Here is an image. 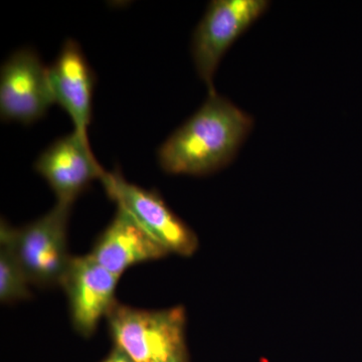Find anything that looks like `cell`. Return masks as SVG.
<instances>
[{
    "label": "cell",
    "mask_w": 362,
    "mask_h": 362,
    "mask_svg": "<svg viewBox=\"0 0 362 362\" xmlns=\"http://www.w3.org/2000/svg\"><path fill=\"white\" fill-rule=\"evenodd\" d=\"M254 125L251 114L209 92L199 110L159 147V165L169 175H213L235 160Z\"/></svg>",
    "instance_id": "cell-1"
},
{
    "label": "cell",
    "mask_w": 362,
    "mask_h": 362,
    "mask_svg": "<svg viewBox=\"0 0 362 362\" xmlns=\"http://www.w3.org/2000/svg\"><path fill=\"white\" fill-rule=\"evenodd\" d=\"M106 318L116 346L133 362H187L183 307L143 310L116 302Z\"/></svg>",
    "instance_id": "cell-2"
},
{
    "label": "cell",
    "mask_w": 362,
    "mask_h": 362,
    "mask_svg": "<svg viewBox=\"0 0 362 362\" xmlns=\"http://www.w3.org/2000/svg\"><path fill=\"white\" fill-rule=\"evenodd\" d=\"M269 0H213L195 28L192 57L195 70L209 92L223 57L238 40L261 18Z\"/></svg>",
    "instance_id": "cell-3"
},
{
    "label": "cell",
    "mask_w": 362,
    "mask_h": 362,
    "mask_svg": "<svg viewBox=\"0 0 362 362\" xmlns=\"http://www.w3.org/2000/svg\"><path fill=\"white\" fill-rule=\"evenodd\" d=\"M101 181L105 192L117 209L129 214L143 230L169 254L190 257L199 247V239L189 228L152 190L130 183L119 171L105 173Z\"/></svg>",
    "instance_id": "cell-4"
},
{
    "label": "cell",
    "mask_w": 362,
    "mask_h": 362,
    "mask_svg": "<svg viewBox=\"0 0 362 362\" xmlns=\"http://www.w3.org/2000/svg\"><path fill=\"white\" fill-rule=\"evenodd\" d=\"M71 204L57 202L49 213L16 228V246L30 284L61 286L71 257L68 226Z\"/></svg>",
    "instance_id": "cell-5"
},
{
    "label": "cell",
    "mask_w": 362,
    "mask_h": 362,
    "mask_svg": "<svg viewBox=\"0 0 362 362\" xmlns=\"http://www.w3.org/2000/svg\"><path fill=\"white\" fill-rule=\"evenodd\" d=\"M54 104L47 66L30 49L14 52L0 73V115L2 120L25 125L40 120Z\"/></svg>",
    "instance_id": "cell-6"
},
{
    "label": "cell",
    "mask_w": 362,
    "mask_h": 362,
    "mask_svg": "<svg viewBox=\"0 0 362 362\" xmlns=\"http://www.w3.org/2000/svg\"><path fill=\"white\" fill-rule=\"evenodd\" d=\"M119 278L90 254L71 257L61 286L68 297L74 327L83 337H90L116 303Z\"/></svg>",
    "instance_id": "cell-7"
},
{
    "label": "cell",
    "mask_w": 362,
    "mask_h": 362,
    "mask_svg": "<svg viewBox=\"0 0 362 362\" xmlns=\"http://www.w3.org/2000/svg\"><path fill=\"white\" fill-rule=\"evenodd\" d=\"M35 169L49 183L57 202L71 204L106 171L95 158L89 139L74 131L47 147L37 157Z\"/></svg>",
    "instance_id": "cell-8"
},
{
    "label": "cell",
    "mask_w": 362,
    "mask_h": 362,
    "mask_svg": "<svg viewBox=\"0 0 362 362\" xmlns=\"http://www.w3.org/2000/svg\"><path fill=\"white\" fill-rule=\"evenodd\" d=\"M54 104L68 113L76 132L88 138L93 115L95 74L77 42L66 40L59 56L47 66Z\"/></svg>",
    "instance_id": "cell-9"
},
{
    "label": "cell",
    "mask_w": 362,
    "mask_h": 362,
    "mask_svg": "<svg viewBox=\"0 0 362 362\" xmlns=\"http://www.w3.org/2000/svg\"><path fill=\"white\" fill-rule=\"evenodd\" d=\"M90 255L100 265L121 277L130 267L164 258L169 252L129 214L117 209L115 216L98 238Z\"/></svg>",
    "instance_id": "cell-10"
},
{
    "label": "cell",
    "mask_w": 362,
    "mask_h": 362,
    "mask_svg": "<svg viewBox=\"0 0 362 362\" xmlns=\"http://www.w3.org/2000/svg\"><path fill=\"white\" fill-rule=\"evenodd\" d=\"M30 282L16 246V228L2 221L0 228V300L16 303L30 296Z\"/></svg>",
    "instance_id": "cell-11"
},
{
    "label": "cell",
    "mask_w": 362,
    "mask_h": 362,
    "mask_svg": "<svg viewBox=\"0 0 362 362\" xmlns=\"http://www.w3.org/2000/svg\"><path fill=\"white\" fill-rule=\"evenodd\" d=\"M104 362H133L131 361L130 357L122 351L119 347L115 346V349L112 350L110 356L105 359Z\"/></svg>",
    "instance_id": "cell-12"
}]
</instances>
